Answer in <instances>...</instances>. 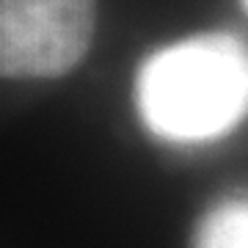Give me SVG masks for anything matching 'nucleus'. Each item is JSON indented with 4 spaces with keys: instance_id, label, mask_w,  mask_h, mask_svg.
<instances>
[{
    "instance_id": "1",
    "label": "nucleus",
    "mask_w": 248,
    "mask_h": 248,
    "mask_svg": "<svg viewBox=\"0 0 248 248\" xmlns=\"http://www.w3.org/2000/svg\"><path fill=\"white\" fill-rule=\"evenodd\" d=\"M138 110L166 141H210L248 113V50L226 33L163 47L141 63Z\"/></svg>"
},
{
    "instance_id": "2",
    "label": "nucleus",
    "mask_w": 248,
    "mask_h": 248,
    "mask_svg": "<svg viewBox=\"0 0 248 248\" xmlns=\"http://www.w3.org/2000/svg\"><path fill=\"white\" fill-rule=\"evenodd\" d=\"M97 31V0H0V72L11 80L61 78Z\"/></svg>"
},
{
    "instance_id": "3",
    "label": "nucleus",
    "mask_w": 248,
    "mask_h": 248,
    "mask_svg": "<svg viewBox=\"0 0 248 248\" xmlns=\"http://www.w3.org/2000/svg\"><path fill=\"white\" fill-rule=\"evenodd\" d=\"M193 248H248V199L210 210L193 234Z\"/></svg>"
},
{
    "instance_id": "4",
    "label": "nucleus",
    "mask_w": 248,
    "mask_h": 248,
    "mask_svg": "<svg viewBox=\"0 0 248 248\" xmlns=\"http://www.w3.org/2000/svg\"><path fill=\"white\" fill-rule=\"evenodd\" d=\"M243 3H246V9H248V0H243Z\"/></svg>"
}]
</instances>
